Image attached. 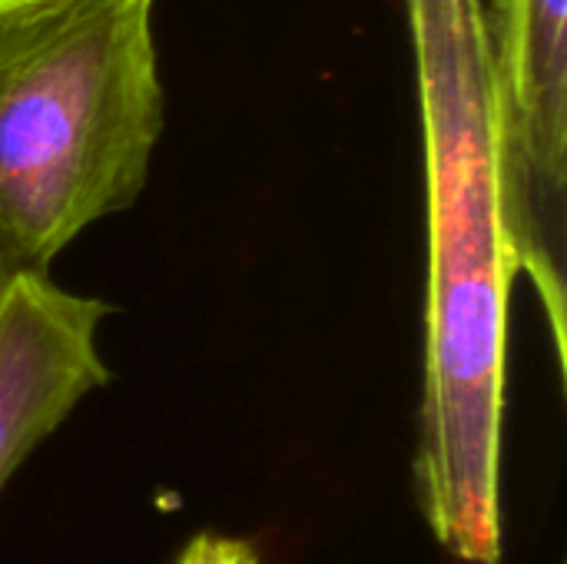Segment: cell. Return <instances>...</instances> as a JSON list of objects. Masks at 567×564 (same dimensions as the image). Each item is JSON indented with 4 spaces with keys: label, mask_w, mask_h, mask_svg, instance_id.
<instances>
[{
    "label": "cell",
    "mask_w": 567,
    "mask_h": 564,
    "mask_svg": "<svg viewBox=\"0 0 567 564\" xmlns=\"http://www.w3.org/2000/svg\"><path fill=\"white\" fill-rule=\"evenodd\" d=\"M176 564H259L256 545L246 539H229V535H196Z\"/></svg>",
    "instance_id": "cell-5"
},
{
    "label": "cell",
    "mask_w": 567,
    "mask_h": 564,
    "mask_svg": "<svg viewBox=\"0 0 567 564\" xmlns=\"http://www.w3.org/2000/svg\"><path fill=\"white\" fill-rule=\"evenodd\" d=\"M17 3H27V0H0V10H7V7H17Z\"/></svg>",
    "instance_id": "cell-6"
},
{
    "label": "cell",
    "mask_w": 567,
    "mask_h": 564,
    "mask_svg": "<svg viewBox=\"0 0 567 564\" xmlns=\"http://www.w3.org/2000/svg\"><path fill=\"white\" fill-rule=\"evenodd\" d=\"M113 312L50 273L0 279V492L23 459L113 376L96 336Z\"/></svg>",
    "instance_id": "cell-4"
},
{
    "label": "cell",
    "mask_w": 567,
    "mask_h": 564,
    "mask_svg": "<svg viewBox=\"0 0 567 564\" xmlns=\"http://www.w3.org/2000/svg\"><path fill=\"white\" fill-rule=\"evenodd\" d=\"M405 13L429 213L415 492L452 558L498 564L508 296L518 259L498 199L488 17L482 0H405Z\"/></svg>",
    "instance_id": "cell-1"
},
{
    "label": "cell",
    "mask_w": 567,
    "mask_h": 564,
    "mask_svg": "<svg viewBox=\"0 0 567 564\" xmlns=\"http://www.w3.org/2000/svg\"><path fill=\"white\" fill-rule=\"evenodd\" d=\"M485 17L502 216L565 372L567 0H495Z\"/></svg>",
    "instance_id": "cell-3"
},
{
    "label": "cell",
    "mask_w": 567,
    "mask_h": 564,
    "mask_svg": "<svg viewBox=\"0 0 567 564\" xmlns=\"http://www.w3.org/2000/svg\"><path fill=\"white\" fill-rule=\"evenodd\" d=\"M156 0H27L0 10V279L50 273L150 180L166 106Z\"/></svg>",
    "instance_id": "cell-2"
}]
</instances>
